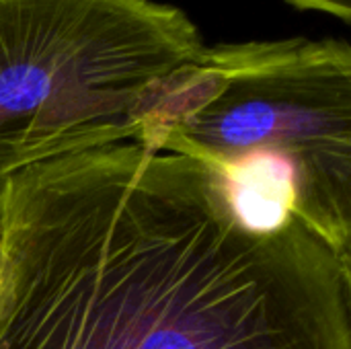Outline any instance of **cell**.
<instances>
[{
	"label": "cell",
	"instance_id": "obj_1",
	"mask_svg": "<svg viewBox=\"0 0 351 349\" xmlns=\"http://www.w3.org/2000/svg\"><path fill=\"white\" fill-rule=\"evenodd\" d=\"M0 349H351V265L140 140L0 183Z\"/></svg>",
	"mask_w": 351,
	"mask_h": 349
},
{
	"label": "cell",
	"instance_id": "obj_2",
	"mask_svg": "<svg viewBox=\"0 0 351 349\" xmlns=\"http://www.w3.org/2000/svg\"><path fill=\"white\" fill-rule=\"evenodd\" d=\"M140 142L210 169L255 226L300 222L351 265V47L220 43L154 103Z\"/></svg>",
	"mask_w": 351,
	"mask_h": 349
},
{
	"label": "cell",
	"instance_id": "obj_3",
	"mask_svg": "<svg viewBox=\"0 0 351 349\" xmlns=\"http://www.w3.org/2000/svg\"><path fill=\"white\" fill-rule=\"evenodd\" d=\"M206 45L156 0H0V183L82 148L138 140Z\"/></svg>",
	"mask_w": 351,
	"mask_h": 349
},
{
	"label": "cell",
	"instance_id": "obj_4",
	"mask_svg": "<svg viewBox=\"0 0 351 349\" xmlns=\"http://www.w3.org/2000/svg\"><path fill=\"white\" fill-rule=\"evenodd\" d=\"M300 10H317L341 19L343 23L351 21V0H288Z\"/></svg>",
	"mask_w": 351,
	"mask_h": 349
}]
</instances>
